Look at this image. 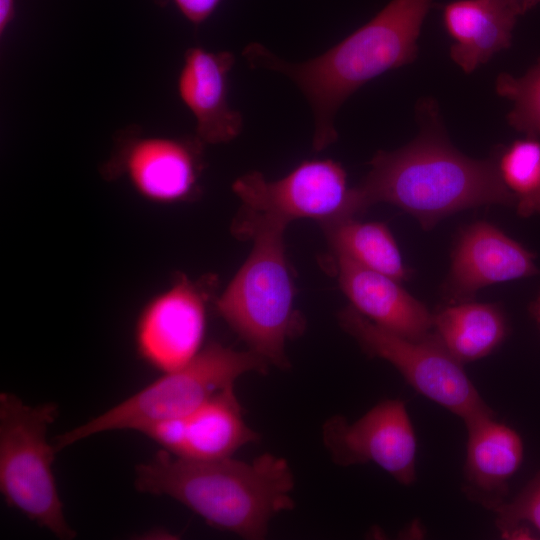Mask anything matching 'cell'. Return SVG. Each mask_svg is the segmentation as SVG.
Returning <instances> with one entry per match:
<instances>
[{
  "label": "cell",
  "mask_w": 540,
  "mask_h": 540,
  "mask_svg": "<svg viewBox=\"0 0 540 540\" xmlns=\"http://www.w3.org/2000/svg\"><path fill=\"white\" fill-rule=\"evenodd\" d=\"M421 130L406 146L378 151L371 169L356 186L364 209L378 202L393 204L428 230L443 218L473 207H514L494 155L472 159L447 138L438 108L431 100L417 106Z\"/></svg>",
  "instance_id": "cell-1"
},
{
  "label": "cell",
  "mask_w": 540,
  "mask_h": 540,
  "mask_svg": "<svg viewBox=\"0 0 540 540\" xmlns=\"http://www.w3.org/2000/svg\"><path fill=\"white\" fill-rule=\"evenodd\" d=\"M432 0H391L367 23L324 53L309 60L286 61L260 43L242 55L251 68L279 72L303 93L313 112V148L337 139L335 116L358 89L417 58V40Z\"/></svg>",
  "instance_id": "cell-2"
},
{
  "label": "cell",
  "mask_w": 540,
  "mask_h": 540,
  "mask_svg": "<svg viewBox=\"0 0 540 540\" xmlns=\"http://www.w3.org/2000/svg\"><path fill=\"white\" fill-rule=\"evenodd\" d=\"M135 487L168 496L211 527L261 539L270 520L294 508V477L287 461L265 453L245 462L232 457L197 460L166 450L135 468Z\"/></svg>",
  "instance_id": "cell-3"
},
{
  "label": "cell",
  "mask_w": 540,
  "mask_h": 540,
  "mask_svg": "<svg viewBox=\"0 0 540 540\" xmlns=\"http://www.w3.org/2000/svg\"><path fill=\"white\" fill-rule=\"evenodd\" d=\"M285 228L262 219L239 217L236 233L251 238L254 245L216 302L219 314L250 350L282 369L289 367L286 341L301 328L283 244Z\"/></svg>",
  "instance_id": "cell-4"
},
{
  "label": "cell",
  "mask_w": 540,
  "mask_h": 540,
  "mask_svg": "<svg viewBox=\"0 0 540 540\" xmlns=\"http://www.w3.org/2000/svg\"><path fill=\"white\" fill-rule=\"evenodd\" d=\"M269 363L252 350L220 343L205 346L186 365L168 372L129 398L55 439L56 452L92 435L143 427L191 414L245 373H267Z\"/></svg>",
  "instance_id": "cell-5"
},
{
  "label": "cell",
  "mask_w": 540,
  "mask_h": 540,
  "mask_svg": "<svg viewBox=\"0 0 540 540\" xmlns=\"http://www.w3.org/2000/svg\"><path fill=\"white\" fill-rule=\"evenodd\" d=\"M52 403L26 405L0 394V490L6 503L60 539L76 533L68 525L53 473L55 447L46 438L56 420Z\"/></svg>",
  "instance_id": "cell-6"
},
{
  "label": "cell",
  "mask_w": 540,
  "mask_h": 540,
  "mask_svg": "<svg viewBox=\"0 0 540 540\" xmlns=\"http://www.w3.org/2000/svg\"><path fill=\"white\" fill-rule=\"evenodd\" d=\"M341 327L371 356L391 363L418 393L464 423L495 416L471 379L434 332L409 339L385 330L352 306L339 313Z\"/></svg>",
  "instance_id": "cell-7"
},
{
  "label": "cell",
  "mask_w": 540,
  "mask_h": 540,
  "mask_svg": "<svg viewBox=\"0 0 540 540\" xmlns=\"http://www.w3.org/2000/svg\"><path fill=\"white\" fill-rule=\"evenodd\" d=\"M232 189L242 201L240 216L284 226L298 218L328 225L364 211L357 188L348 186L346 171L331 159L304 161L275 181L253 171L236 179Z\"/></svg>",
  "instance_id": "cell-8"
},
{
  "label": "cell",
  "mask_w": 540,
  "mask_h": 540,
  "mask_svg": "<svg viewBox=\"0 0 540 540\" xmlns=\"http://www.w3.org/2000/svg\"><path fill=\"white\" fill-rule=\"evenodd\" d=\"M115 142L105 173L123 174L142 197L172 203L197 192L204 143L196 135H145L138 125H128L118 131Z\"/></svg>",
  "instance_id": "cell-9"
},
{
  "label": "cell",
  "mask_w": 540,
  "mask_h": 540,
  "mask_svg": "<svg viewBox=\"0 0 540 540\" xmlns=\"http://www.w3.org/2000/svg\"><path fill=\"white\" fill-rule=\"evenodd\" d=\"M323 441L338 465L372 462L402 485L416 480L417 438L400 399L381 401L352 423L331 417L323 426Z\"/></svg>",
  "instance_id": "cell-10"
},
{
  "label": "cell",
  "mask_w": 540,
  "mask_h": 540,
  "mask_svg": "<svg viewBox=\"0 0 540 540\" xmlns=\"http://www.w3.org/2000/svg\"><path fill=\"white\" fill-rule=\"evenodd\" d=\"M205 304L203 292L185 278L153 297L135 327L139 356L162 373L190 362L201 350Z\"/></svg>",
  "instance_id": "cell-11"
},
{
  "label": "cell",
  "mask_w": 540,
  "mask_h": 540,
  "mask_svg": "<svg viewBox=\"0 0 540 540\" xmlns=\"http://www.w3.org/2000/svg\"><path fill=\"white\" fill-rule=\"evenodd\" d=\"M535 254L496 226L478 221L461 231L443 285L450 303L469 301L481 288L540 274Z\"/></svg>",
  "instance_id": "cell-12"
},
{
  "label": "cell",
  "mask_w": 540,
  "mask_h": 540,
  "mask_svg": "<svg viewBox=\"0 0 540 540\" xmlns=\"http://www.w3.org/2000/svg\"><path fill=\"white\" fill-rule=\"evenodd\" d=\"M230 51L188 48L177 77V93L195 120V135L204 144L228 143L242 131L243 117L228 99Z\"/></svg>",
  "instance_id": "cell-13"
},
{
  "label": "cell",
  "mask_w": 540,
  "mask_h": 540,
  "mask_svg": "<svg viewBox=\"0 0 540 540\" xmlns=\"http://www.w3.org/2000/svg\"><path fill=\"white\" fill-rule=\"evenodd\" d=\"M540 0H454L442 9L443 25L453 39L450 58L465 73L508 49L518 17Z\"/></svg>",
  "instance_id": "cell-14"
},
{
  "label": "cell",
  "mask_w": 540,
  "mask_h": 540,
  "mask_svg": "<svg viewBox=\"0 0 540 540\" xmlns=\"http://www.w3.org/2000/svg\"><path fill=\"white\" fill-rule=\"evenodd\" d=\"M336 268L352 307L374 324L409 339H421L433 330V313L399 281L342 255H336Z\"/></svg>",
  "instance_id": "cell-15"
},
{
  "label": "cell",
  "mask_w": 540,
  "mask_h": 540,
  "mask_svg": "<svg viewBox=\"0 0 540 540\" xmlns=\"http://www.w3.org/2000/svg\"><path fill=\"white\" fill-rule=\"evenodd\" d=\"M466 459L463 492L488 510L506 501L509 480L524 457L521 436L510 426L484 416L465 423Z\"/></svg>",
  "instance_id": "cell-16"
},
{
  "label": "cell",
  "mask_w": 540,
  "mask_h": 540,
  "mask_svg": "<svg viewBox=\"0 0 540 540\" xmlns=\"http://www.w3.org/2000/svg\"><path fill=\"white\" fill-rule=\"evenodd\" d=\"M258 437L243 420L234 386H229L186 416L184 442L178 456L197 460L228 458Z\"/></svg>",
  "instance_id": "cell-17"
},
{
  "label": "cell",
  "mask_w": 540,
  "mask_h": 540,
  "mask_svg": "<svg viewBox=\"0 0 540 540\" xmlns=\"http://www.w3.org/2000/svg\"><path fill=\"white\" fill-rule=\"evenodd\" d=\"M433 332L461 364L481 359L505 340L508 324L494 303H450L433 313Z\"/></svg>",
  "instance_id": "cell-18"
},
{
  "label": "cell",
  "mask_w": 540,
  "mask_h": 540,
  "mask_svg": "<svg viewBox=\"0 0 540 540\" xmlns=\"http://www.w3.org/2000/svg\"><path fill=\"white\" fill-rule=\"evenodd\" d=\"M323 226L336 255L399 282L409 277L397 243L385 224L352 218Z\"/></svg>",
  "instance_id": "cell-19"
},
{
  "label": "cell",
  "mask_w": 540,
  "mask_h": 540,
  "mask_svg": "<svg viewBox=\"0 0 540 540\" xmlns=\"http://www.w3.org/2000/svg\"><path fill=\"white\" fill-rule=\"evenodd\" d=\"M500 177L520 217L540 214V139L525 137L496 148Z\"/></svg>",
  "instance_id": "cell-20"
},
{
  "label": "cell",
  "mask_w": 540,
  "mask_h": 540,
  "mask_svg": "<svg viewBox=\"0 0 540 540\" xmlns=\"http://www.w3.org/2000/svg\"><path fill=\"white\" fill-rule=\"evenodd\" d=\"M495 91L513 103L508 124L525 137L540 139V56L522 76L500 73Z\"/></svg>",
  "instance_id": "cell-21"
},
{
  "label": "cell",
  "mask_w": 540,
  "mask_h": 540,
  "mask_svg": "<svg viewBox=\"0 0 540 540\" xmlns=\"http://www.w3.org/2000/svg\"><path fill=\"white\" fill-rule=\"evenodd\" d=\"M491 512L503 537H510L524 523L540 532V471L513 499L500 503Z\"/></svg>",
  "instance_id": "cell-22"
},
{
  "label": "cell",
  "mask_w": 540,
  "mask_h": 540,
  "mask_svg": "<svg viewBox=\"0 0 540 540\" xmlns=\"http://www.w3.org/2000/svg\"><path fill=\"white\" fill-rule=\"evenodd\" d=\"M156 4L166 6L172 4L181 15L193 26L198 27L206 22L222 0H153Z\"/></svg>",
  "instance_id": "cell-23"
},
{
  "label": "cell",
  "mask_w": 540,
  "mask_h": 540,
  "mask_svg": "<svg viewBox=\"0 0 540 540\" xmlns=\"http://www.w3.org/2000/svg\"><path fill=\"white\" fill-rule=\"evenodd\" d=\"M16 14V0H0V35L6 33Z\"/></svg>",
  "instance_id": "cell-24"
},
{
  "label": "cell",
  "mask_w": 540,
  "mask_h": 540,
  "mask_svg": "<svg viewBox=\"0 0 540 540\" xmlns=\"http://www.w3.org/2000/svg\"><path fill=\"white\" fill-rule=\"evenodd\" d=\"M529 314L535 321L537 328L540 332V291L536 298L529 305Z\"/></svg>",
  "instance_id": "cell-25"
}]
</instances>
